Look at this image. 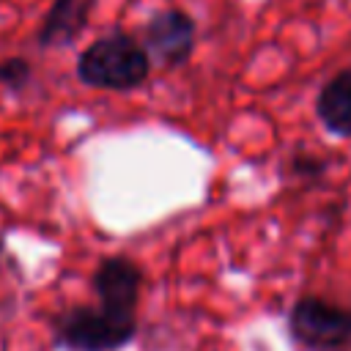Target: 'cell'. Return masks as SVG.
Segmentation results:
<instances>
[{"instance_id": "7a4b0ae2", "label": "cell", "mask_w": 351, "mask_h": 351, "mask_svg": "<svg viewBox=\"0 0 351 351\" xmlns=\"http://www.w3.org/2000/svg\"><path fill=\"white\" fill-rule=\"evenodd\" d=\"M52 332L55 343L69 351H118L137 335V318L104 304H77L55 318Z\"/></svg>"}, {"instance_id": "3957f363", "label": "cell", "mask_w": 351, "mask_h": 351, "mask_svg": "<svg viewBox=\"0 0 351 351\" xmlns=\"http://www.w3.org/2000/svg\"><path fill=\"white\" fill-rule=\"evenodd\" d=\"M288 335L302 351H351V310L321 296H302L291 307Z\"/></svg>"}, {"instance_id": "8992f818", "label": "cell", "mask_w": 351, "mask_h": 351, "mask_svg": "<svg viewBox=\"0 0 351 351\" xmlns=\"http://www.w3.org/2000/svg\"><path fill=\"white\" fill-rule=\"evenodd\" d=\"M96 0H55L38 30L41 47H66L88 25Z\"/></svg>"}, {"instance_id": "9c48e42d", "label": "cell", "mask_w": 351, "mask_h": 351, "mask_svg": "<svg viewBox=\"0 0 351 351\" xmlns=\"http://www.w3.org/2000/svg\"><path fill=\"white\" fill-rule=\"evenodd\" d=\"M293 167H296V173L299 176H318L321 173V162H315V159H296L293 162Z\"/></svg>"}, {"instance_id": "6da1fadb", "label": "cell", "mask_w": 351, "mask_h": 351, "mask_svg": "<svg viewBox=\"0 0 351 351\" xmlns=\"http://www.w3.org/2000/svg\"><path fill=\"white\" fill-rule=\"evenodd\" d=\"M151 55L126 33H110L88 44L77 58V77L88 88L132 90L148 80Z\"/></svg>"}, {"instance_id": "52a82bcc", "label": "cell", "mask_w": 351, "mask_h": 351, "mask_svg": "<svg viewBox=\"0 0 351 351\" xmlns=\"http://www.w3.org/2000/svg\"><path fill=\"white\" fill-rule=\"evenodd\" d=\"M318 121L340 137H351V69L337 71L315 99Z\"/></svg>"}, {"instance_id": "ba28073f", "label": "cell", "mask_w": 351, "mask_h": 351, "mask_svg": "<svg viewBox=\"0 0 351 351\" xmlns=\"http://www.w3.org/2000/svg\"><path fill=\"white\" fill-rule=\"evenodd\" d=\"M33 77V69L25 58H5L0 60V85L8 90H22Z\"/></svg>"}, {"instance_id": "277c9868", "label": "cell", "mask_w": 351, "mask_h": 351, "mask_svg": "<svg viewBox=\"0 0 351 351\" xmlns=\"http://www.w3.org/2000/svg\"><path fill=\"white\" fill-rule=\"evenodd\" d=\"M145 49L162 66H184L195 49V19L178 8L156 11L145 22Z\"/></svg>"}, {"instance_id": "5b68a950", "label": "cell", "mask_w": 351, "mask_h": 351, "mask_svg": "<svg viewBox=\"0 0 351 351\" xmlns=\"http://www.w3.org/2000/svg\"><path fill=\"white\" fill-rule=\"evenodd\" d=\"M90 285H93L99 304L123 310V313H134L140 288H143V271L129 258H121V255L104 258L96 266V271L90 274Z\"/></svg>"}]
</instances>
